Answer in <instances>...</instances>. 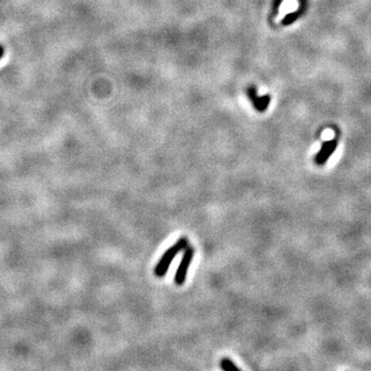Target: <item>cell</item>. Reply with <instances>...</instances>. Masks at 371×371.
<instances>
[{
	"label": "cell",
	"instance_id": "6",
	"mask_svg": "<svg viewBox=\"0 0 371 371\" xmlns=\"http://www.w3.org/2000/svg\"><path fill=\"white\" fill-rule=\"evenodd\" d=\"M300 15V11H294V12H290L288 14H286V17L283 19L282 21V24L287 26V25H291L292 23H294Z\"/></svg>",
	"mask_w": 371,
	"mask_h": 371
},
{
	"label": "cell",
	"instance_id": "4",
	"mask_svg": "<svg viewBox=\"0 0 371 371\" xmlns=\"http://www.w3.org/2000/svg\"><path fill=\"white\" fill-rule=\"evenodd\" d=\"M247 94L257 110L265 111L267 109L268 104L270 102L269 95H264L262 97H259V96L257 95V90L255 87H250L247 91Z\"/></svg>",
	"mask_w": 371,
	"mask_h": 371
},
{
	"label": "cell",
	"instance_id": "7",
	"mask_svg": "<svg viewBox=\"0 0 371 371\" xmlns=\"http://www.w3.org/2000/svg\"><path fill=\"white\" fill-rule=\"evenodd\" d=\"M3 55H4V47H3V45L0 44V60L2 59Z\"/></svg>",
	"mask_w": 371,
	"mask_h": 371
},
{
	"label": "cell",
	"instance_id": "5",
	"mask_svg": "<svg viewBox=\"0 0 371 371\" xmlns=\"http://www.w3.org/2000/svg\"><path fill=\"white\" fill-rule=\"evenodd\" d=\"M220 368L224 371H240L241 369L229 358H222L220 360Z\"/></svg>",
	"mask_w": 371,
	"mask_h": 371
},
{
	"label": "cell",
	"instance_id": "3",
	"mask_svg": "<svg viewBox=\"0 0 371 371\" xmlns=\"http://www.w3.org/2000/svg\"><path fill=\"white\" fill-rule=\"evenodd\" d=\"M337 139L332 138L330 140L325 141L322 144V147L319 151V153L316 156V163L318 165H324L327 161L330 159V157L333 155L337 148Z\"/></svg>",
	"mask_w": 371,
	"mask_h": 371
},
{
	"label": "cell",
	"instance_id": "1",
	"mask_svg": "<svg viewBox=\"0 0 371 371\" xmlns=\"http://www.w3.org/2000/svg\"><path fill=\"white\" fill-rule=\"evenodd\" d=\"M189 246V239L186 236H182L176 240V243L170 246L160 258V260L156 264L154 268V274L157 278H164L172 261L175 259V257L183 252Z\"/></svg>",
	"mask_w": 371,
	"mask_h": 371
},
{
	"label": "cell",
	"instance_id": "2",
	"mask_svg": "<svg viewBox=\"0 0 371 371\" xmlns=\"http://www.w3.org/2000/svg\"><path fill=\"white\" fill-rule=\"evenodd\" d=\"M195 256V250L190 245L183 251V256L181 262L179 264V267L176 269V272L174 274V284L176 286H183L187 280L188 271L192 264L193 259Z\"/></svg>",
	"mask_w": 371,
	"mask_h": 371
}]
</instances>
